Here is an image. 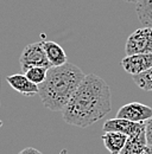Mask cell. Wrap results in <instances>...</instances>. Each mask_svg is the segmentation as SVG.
I'll return each mask as SVG.
<instances>
[{
  "label": "cell",
  "mask_w": 152,
  "mask_h": 154,
  "mask_svg": "<svg viewBox=\"0 0 152 154\" xmlns=\"http://www.w3.org/2000/svg\"><path fill=\"white\" fill-rule=\"evenodd\" d=\"M147 146L149 145L146 141V135L145 132H143L137 136L127 137V141L120 154H143Z\"/></svg>",
  "instance_id": "11"
},
{
  "label": "cell",
  "mask_w": 152,
  "mask_h": 154,
  "mask_svg": "<svg viewBox=\"0 0 152 154\" xmlns=\"http://www.w3.org/2000/svg\"><path fill=\"white\" fill-rule=\"evenodd\" d=\"M125 51L127 56L152 54V29L140 27L130 35L126 42Z\"/></svg>",
  "instance_id": "4"
},
{
  "label": "cell",
  "mask_w": 152,
  "mask_h": 154,
  "mask_svg": "<svg viewBox=\"0 0 152 154\" xmlns=\"http://www.w3.org/2000/svg\"><path fill=\"white\" fill-rule=\"evenodd\" d=\"M83 71L73 63L51 66L45 81L38 85L43 106L52 112H62L84 79Z\"/></svg>",
  "instance_id": "2"
},
{
  "label": "cell",
  "mask_w": 152,
  "mask_h": 154,
  "mask_svg": "<svg viewBox=\"0 0 152 154\" xmlns=\"http://www.w3.org/2000/svg\"><path fill=\"white\" fill-rule=\"evenodd\" d=\"M125 1H127V2H134V4H137V2H139L140 0H125Z\"/></svg>",
  "instance_id": "18"
},
{
  "label": "cell",
  "mask_w": 152,
  "mask_h": 154,
  "mask_svg": "<svg viewBox=\"0 0 152 154\" xmlns=\"http://www.w3.org/2000/svg\"><path fill=\"white\" fill-rule=\"evenodd\" d=\"M145 135H146L147 145L152 146V117L145 122Z\"/></svg>",
  "instance_id": "15"
},
{
  "label": "cell",
  "mask_w": 152,
  "mask_h": 154,
  "mask_svg": "<svg viewBox=\"0 0 152 154\" xmlns=\"http://www.w3.org/2000/svg\"><path fill=\"white\" fill-rule=\"evenodd\" d=\"M133 82L143 90L145 91H152V68L144 71L143 74L132 76Z\"/></svg>",
  "instance_id": "14"
},
{
  "label": "cell",
  "mask_w": 152,
  "mask_h": 154,
  "mask_svg": "<svg viewBox=\"0 0 152 154\" xmlns=\"http://www.w3.org/2000/svg\"><path fill=\"white\" fill-rule=\"evenodd\" d=\"M143 154H152V146H147L146 149L143 152Z\"/></svg>",
  "instance_id": "17"
},
{
  "label": "cell",
  "mask_w": 152,
  "mask_h": 154,
  "mask_svg": "<svg viewBox=\"0 0 152 154\" xmlns=\"http://www.w3.org/2000/svg\"><path fill=\"white\" fill-rule=\"evenodd\" d=\"M59 154H67V151H65V149H63V151H62Z\"/></svg>",
  "instance_id": "19"
},
{
  "label": "cell",
  "mask_w": 152,
  "mask_h": 154,
  "mask_svg": "<svg viewBox=\"0 0 152 154\" xmlns=\"http://www.w3.org/2000/svg\"><path fill=\"white\" fill-rule=\"evenodd\" d=\"M48 70L46 68H40V66H36V68H31L29 70H26L24 72V75L29 81H31L32 83H35L36 85H40L48 75Z\"/></svg>",
  "instance_id": "13"
},
{
  "label": "cell",
  "mask_w": 152,
  "mask_h": 154,
  "mask_svg": "<svg viewBox=\"0 0 152 154\" xmlns=\"http://www.w3.org/2000/svg\"><path fill=\"white\" fill-rule=\"evenodd\" d=\"M7 83L19 94L24 96H33L38 94V85L29 81L24 74H14L6 78Z\"/></svg>",
  "instance_id": "9"
},
{
  "label": "cell",
  "mask_w": 152,
  "mask_h": 154,
  "mask_svg": "<svg viewBox=\"0 0 152 154\" xmlns=\"http://www.w3.org/2000/svg\"><path fill=\"white\" fill-rule=\"evenodd\" d=\"M101 137L106 149L111 154H120L127 141L126 135L121 133H115V132H106Z\"/></svg>",
  "instance_id": "10"
},
{
  "label": "cell",
  "mask_w": 152,
  "mask_h": 154,
  "mask_svg": "<svg viewBox=\"0 0 152 154\" xmlns=\"http://www.w3.org/2000/svg\"><path fill=\"white\" fill-rule=\"evenodd\" d=\"M103 131L106 132H115L126 135L127 137L137 136L140 133L145 132V123H135L124 119H111L103 123Z\"/></svg>",
  "instance_id": "6"
},
{
  "label": "cell",
  "mask_w": 152,
  "mask_h": 154,
  "mask_svg": "<svg viewBox=\"0 0 152 154\" xmlns=\"http://www.w3.org/2000/svg\"><path fill=\"white\" fill-rule=\"evenodd\" d=\"M112 110L109 85L97 75H86L75 94L62 110L65 123L86 128Z\"/></svg>",
  "instance_id": "1"
},
{
  "label": "cell",
  "mask_w": 152,
  "mask_h": 154,
  "mask_svg": "<svg viewBox=\"0 0 152 154\" xmlns=\"http://www.w3.org/2000/svg\"><path fill=\"white\" fill-rule=\"evenodd\" d=\"M116 119L128 120L135 123H145L149 119L152 117V108L139 102H131L122 106L118 113Z\"/></svg>",
  "instance_id": "5"
},
{
  "label": "cell",
  "mask_w": 152,
  "mask_h": 154,
  "mask_svg": "<svg viewBox=\"0 0 152 154\" xmlns=\"http://www.w3.org/2000/svg\"><path fill=\"white\" fill-rule=\"evenodd\" d=\"M19 64H20V69L21 71H26L31 68H46L50 69L51 65L48 60V58L45 56L42 42L38 43H31L29 45H26L20 55L19 58Z\"/></svg>",
  "instance_id": "3"
},
{
  "label": "cell",
  "mask_w": 152,
  "mask_h": 154,
  "mask_svg": "<svg viewBox=\"0 0 152 154\" xmlns=\"http://www.w3.org/2000/svg\"><path fill=\"white\" fill-rule=\"evenodd\" d=\"M42 45H43L45 56L51 66H61L68 63L67 54L58 43L51 42V40H45V42H42Z\"/></svg>",
  "instance_id": "8"
},
{
  "label": "cell",
  "mask_w": 152,
  "mask_h": 154,
  "mask_svg": "<svg viewBox=\"0 0 152 154\" xmlns=\"http://www.w3.org/2000/svg\"><path fill=\"white\" fill-rule=\"evenodd\" d=\"M19 154H43V153L39 152L38 149H36L35 147H27V148L23 149Z\"/></svg>",
  "instance_id": "16"
},
{
  "label": "cell",
  "mask_w": 152,
  "mask_h": 154,
  "mask_svg": "<svg viewBox=\"0 0 152 154\" xmlns=\"http://www.w3.org/2000/svg\"><path fill=\"white\" fill-rule=\"evenodd\" d=\"M121 66L127 74L132 76L143 74L144 71L152 68V54L126 56L121 60Z\"/></svg>",
  "instance_id": "7"
},
{
  "label": "cell",
  "mask_w": 152,
  "mask_h": 154,
  "mask_svg": "<svg viewBox=\"0 0 152 154\" xmlns=\"http://www.w3.org/2000/svg\"><path fill=\"white\" fill-rule=\"evenodd\" d=\"M1 126H2V121L0 120V127H1Z\"/></svg>",
  "instance_id": "20"
},
{
  "label": "cell",
  "mask_w": 152,
  "mask_h": 154,
  "mask_svg": "<svg viewBox=\"0 0 152 154\" xmlns=\"http://www.w3.org/2000/svg\"><path fill=\"white\" fill-rule=\"evenodd\" d=\"M139 21L145 27L152 29V0H140L135 6Z\"/></svg>",
  "instance_id": "12"
}]
</instances>
